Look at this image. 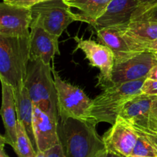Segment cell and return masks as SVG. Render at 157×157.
Returning a JSON list of instances; mask_svg holds the SVG:
<instances>
[{"label":"cell","mask_w":157,"mask_h":157,"mask_svg":"<svg viewBox=\"0 0 157 157\" xmlns=\"http://www.w3.org/2000/svg\"><path fill=\"white\" fill-rule=\"evenodd\" d=\"M90 121L77 118H59V144L66 157H97L106 151L103 138Z\"/></svg>","instance_id":"6da1fadb"},{"label":"cell","mask_w":157,"mask_h":157,"mask_svg":"<svg viewBox=\"0 0 157 157\" xmlns=\"http://www.w3.org/2000/svg\"><path fill=\"white\" fill-rule=\"evenodd\" d=\"M30 61V37L0 36V79L13 89L25 84Z\"/></svg>","instance_id":"7a4b0ae2"},{"label":"cell","mask_w":157,"mask_h":157,"mask_svg":"<svg viewBox=\"0 0 157 157\" xmlns=\"http://www.w3.org/2000/svg\"><path fill=\"white\" fill-rule=\"evenodd\" d=\"M146 79L112 84L93 99L90 121L98 124L107 123L113 125L124 104L133 97L142 94L141 87Z\"/></svg>","instance_id":"3957f363"},{"label":"cell","mask_w":157,"mask_h":157,"mask_svg":"<svg viewBox=\"0 0 157 157\" xmlns=\"http://www.w3.org/2000/svg\"><path fill=\"white\" fill-rule=\"evenodd\" d=\"M25 86L34 105L59 119L56 87L51 65L39 60H30Z\"/></svg>","instance_id":"277c9868"},{"label":"cell","mask_w":157,"mask_h":157,"mask_svg":"<svg viewBox=\"0 0 157 157\" xmlns=\"http://www.w3.org/2000/svg\"><path fill=\"white\" fill-rule=\"evenodd\" d=\"M71 8L64 0H47L38 3L31 8V28H41L60 37L73 21H81L80 14L72 12Z\"/></svg>","instance_id":"5b68a950"},{"label":"cell","mask_w":157,"mask_h":157,"mask_svg":"<svg viewBox=\"0 0 157 157\" xmlns=\"http://www.w3.org/2000/svg\"><path fill=\"white\" fill-rule=\"evenodd\" d=\"M138 134L157 139V95L140 94L129 100L120 111Z\"/></svg>","instance_id":"8992f818"},{"label":"cell","mask_w":157,"mask_h":157,"mask_svg":"<svg viewBox=\"0 0 157 157\" xmlns=\"http://www.w3.org/2000/svg\"><path fill=\"white\" fill-rule=\"evenodd\" d=\"M52 73L56 87L60 117L90 121V110L93 100L79 87L64 81L54 66L52 67Z\"/></svg>","instance_id":"52a82bcc"},{"label":"cell","mask_w":157,"mask_h":157,"mask_svg":"<svg viewBox=\"0 0 157 157\" xmlns=\"http://www.w3.org/2000/svg\"><path fill=\"white\" fill-rule=\"evenodd\" d=\"M74 39L77 43V48L84 52L90 65L99 69L98 85L101 86L103 89L110 86L115 64L112 51L104 44L94 40L84 39L78 36H75Z\"/></svg>","instance_id":"ba28073f"},{"label":"cell","mask_w":157,"mask_h":157,"mask_svg":"<svg viewBox=\"0 0 157 157\" xmlns=\"http://www.w3.org/2000/svg\"><path fill=\"white\" fill-rule=\"evenodd\" d=\"M157 64V55L143 52L121 63H115L112 72V84L147 79L153 66Z\"/></svg>","instance_id":"9c48e42d"},{"label":"cell","mask_w":157,"mask_h":157,"mask_svg":"<svg viewBox=\"0 0 157 157\" xmlns=\"http://www.w3.org/2000/svg\"><path fill=\"white\" fill-rule=\"evenodd\" d=\"M31 8L0 4V36L29 38L32 23Z\"/></svg>","instance_id":"30bf717a"},{"label":"cell","mask_w":157,"mask_h":157,"mask_svg":"<svg viewBox=\"0 0 157 157\" xmlns=\"http://www.w3.org/2000/svg\"><path fill=\"white\" fill-rule=\"evenodd\" d=\"M137 132L118 116L114 124L103 136L106 150L121 157H131L138 139Z\"/></svg>","instance_id":"8fae6325"},{"label":"cell","mask_w":157,"mask_h":157,"mask_svg":"<svg viewBox=\"0 0 157 157\" xmlns=\"http://www.w3.org/2000/svg\"><path fill=\"white\" fill-rule=\"evenodd\" d=\"M100 43L108 47L113 52L115 63H121L130 59L142 50L139 44L126 35L120 26L104 28L96 30Z\"/></svg>","instance_id":"7c38bea8"},{"label":"cell","mask_w":157,"mask_h":157,"mask_svg":"<svg viewBox=\"0 0 157 157\" xmlns=\"http://www.w3.org/2000/svg\"><path fill=\"white\" fill-rule=\"evenodd\" d=\"M59 119L34 105L33 132L37 151L45 152L59 144Z\"/></svg>","instance_id":"4fadbf2b"},{"label":"cell","mask_w":157,"mask_h":157,"mask_svg":"<svg viewBox=\"0 0 157 157\" xmlns=\"http://www.w3.org/2000/svg\"><path fill=\"white\" fill-rule=\"evenodd\" d=\"M59 36L53 35L38 27L31 28L30 60H39L51 65L56 55H60L58 46Z\"/></svg>","instance_id":"5bb4252c"},{"label":"cell","mask_w":157,"mask_h":157,"mask_svg":"<svg viewBox=\"0 0 157 157\" xmlns=\"http://www.w3.org/2000/svg\"><path fill=\"white\" fill-rule=\"evenodd\" d=\"M136 0H112L105 12L95 21L93 27L95 30L123 25L132 21L137 10Z\"/></svg>","instance_id":"9a60e30c"},{"label":"cell","mask_w":157,"mask_h":157,"mask_svg":"<svg viewBox=\"0 0 157 157\" xmlns=\"http://www.w3.org/2000/svg\"><path fill=\"white\" fill-rule=\"evenodd\" d=\"M2 83V107L1 115L5 127L3 135L6 144H9L12 149L15 147L17 142L18 117H17L15 101L14 98L13 87L5 81Z\"/></svg>","instance_id":"2e32d148"},{"label":"cell","mask_w":157,"mask_h":157,"mask_svg":"<svg viewBox=\"0 0 157 157\" xmlns=\"http://www.w3.org/2000/svg\"><path fill=\"white\" fill-rule=\"evenodd\" d=\"M13 90L17 117L18 121L22 123L32 144L35 147L33 132V102L25 84L19 88L13 89Z\"/></svg>","instance_id":"e0dca14e"},{"label":"cell","mask_w":157,"mask_h":157,"mask_svg":"<svg viewBox=\"0 0 157 157\" xmlns=\"http://www.w3.org/2000/svg\"><path fill=\"white\" fill-rule=\"evenodd\" d=\"M118 26L126 35L137 43L143 51L142 44L157 39V22L155 21H131L128 24Z\"/></svg>","instance_id":"ac0fdd59"},{"label":"cell","mask_w":157,"mask_h":157,"mask_svg":"<svg viewBox=\"0 0 157 157\" xmlns=\"http://www.w3.org/2000/svg\"><path fill=\"white\" fill-rule=\"evenodd\" d=\"M112 0H69L66 2L71 8L81 12L80 16L82 22L93 26L95 21L105 12Z\"/></svg>","instance_id":"d6986e66"},{"label":"cell","mask_w":157,"mask_h":157,"mask_svg":"<svg viewBox=\"0 0 157 157\" xmlns=\"http://www.w3.org/2000/svg\"><path fill=\"white\" fill-rule=\"evenodd\" d=\"M18 157H35L37 152L22 123L18 120L17 142L13 149Z\"/></svg>","instance_id":"ffe728a7"},{"label":"cell","mask_w":157,"mask_h":157,"mask_svg":"<svg viewBox=\"0 0 157 157\" xmlns=\"http://www.w3.org/2000/svg\"><path fill=\"white\" fill-rule=\"evenodd\" d=\"M138 139L133 154L150 157H157V139L144 134H138Z\"/></svg>","instance_id":"44dd1931"},{"label":"cell","mask_w":157,"mask_h":157,"mask_svg":"<svg viewBox=\"0 0 157 157\" xmlns=\"http://www.w3.org/2000/svg\"><path fill=\"white\" fill-rule=\"evenodd\" d=\"M136 1L137 2L138 8L134 13L132 21L157 5V0H136Z\"/></svg>","instance_id":"7402d4cb"},{"label":"cell","mask_w":157,"mask_h":157,"mask_svg":"<svg viewBox=\"0 0 157 157\" xmlns=\"http://www.w3.org/2000/svg\"><path fill=\"white\" fill-rule=\"evenodd\" d=\"M141 92L147 95H157V80L147 78L141 87Z\"/></svg>","instance_id":"603a6c76"},{"label":"cell","mask_w":157,"mask_h":157,"mask_svg":"<svg viewBox=\"0 0 157 157\" xmlns=\"http://www.w3.org/2000/svg\"><path fill=\"white\" fill-rule=\"evenodd\" d=\"M44 1L47 0H3L4 2L8 4L25 8H32L35 5Z\"/></svg>","instance_id":"cb8c5ba5"},{"label":"cell","mask_w":157,"mask_h":157,"mask_svg":"<svg viewBox=\"0 0 157 157\" xmlns=\"http://www.w3.org/2000/svg\"><path fill=\"white\" fill-rule=\"evenodd\" d=\"M133 21H150L157 22V5L143 13Z\"/></svg>","instance_id":"d4e9b609"},{"label":"cell","mask_w":157,"mask_h":157,"mask_svg":"<svg viewBox=\"0 0 157 157\" xmlns=\"http://www.w3.org/2000/svg\"><path fill=\"white\" fill-rule=\"evenodd\" d=\"M45 152L46 154H47V157H66L60 144L55 146L52 148L49 149L48 150Z\"/></svg>","instance_id":"484cf974"},{"label":"cell","mask_w":157,"mask_h":157,"mask_svg":"<svg viewBox=\"0 0 157 157\" xmlns=\"http://www.w3.org/2000/svg\"><path fill=\"white\" fill-rule=\"evenodd\" d=\"M142 48L145 52H153L157 55V39L144 43L142 44Z\"/></svg>","instance_id":"4316f807"},{"label":"cell","mask_w":157,"mask_h":157,"mask_svg":"<svg viewBox=\"0 0 157 157\" xmlns=\"http://www.w3.org/2000/svg\"><path fill=\"white\" fill-rule=\"evenodd\" d=\"M6 144L5 142L4 137H3V135L1 136V145H0V157H9L7 155V153H6L4 149V146Z\"/></svg>","instance_id":"83f0119b"},{"label":"cell","mask_w":157,"mask_h":157,"mask_svg":"<svg viewBox=\"0 0 157 157\" xmlns=\"http://www.w3.org/2000/svg\"><path fill=\"white\" fill-rule=\"evenodd\" d=\"M147 78H150V79L153 80H157V64H155L153 67V68L151 69Z\"/></svg>","instance_id":"f1b7e54d"},{"label":"cell","mask_w":157,"mask_h":157,"mask_svg":"<svg viewBox=\"0 0 157 157\" xmlns=\"http://www.w3.org/2000/svg\"><path fill=\"white\" fill-rule=\"evenodd\" d=\"M101 157H121V156H119V155L115 154V153H110V152H108L106 150V151H104V153H103L102 156Z\"/></svg>","instance_id":"f546056e"},{"label":"cell","mask_w":157,"mask_h":157,"mask_svg":"<svg viewBox=\"0 0 157 157\" xmlns=\"http://www.w3.org/2000/svg\"><path fill=\"white\" fill-rule=\"evenodd\" d=\"M35 157H47V154H46V152L37 151V154Z\"/></svg>","instance_id":"4dcf8cb0"},{"label":"cell","mask_w":157,"mask_h":157,"mask_svg":"<svg viewBox=\"0 0 157 157\" xmlns=\"http://www.w3.org/2000/svg\"><path fill=\"white\" fill-rule=\"evenodd\" d=\"M131 157H150V156H139V155H133Z\"/></svg>","instance_id":"1f68e13d"},{"label":"cell","mask_w":157,"mask_h":157,"mask_svg":"<svg viewBox=\"0 0 157 157\" xmlns=\"http://www.w3.org/2000/svg\"><path fill=\"white\" fill-rule=\"evenodd\" d=\"M102 154H103V153H101V154H100L99 156H97V157H101V156H102Z\"/></svg>","instance_id":"d6a6232c"},{"label":"cell","mask_w":157,"mask_h":157,"mask_svg":"<svg viewBox=\"0 0 157 157\" xmlns=\"http://www.w3.org/2000/svg\"><path fill=\"white\" fill-rule=\"evenodd\" d=\"M64 1H65V2H67V1H69V0H64Z\"/></svg>","instance_id":"836d02e7"}]
</instances>
